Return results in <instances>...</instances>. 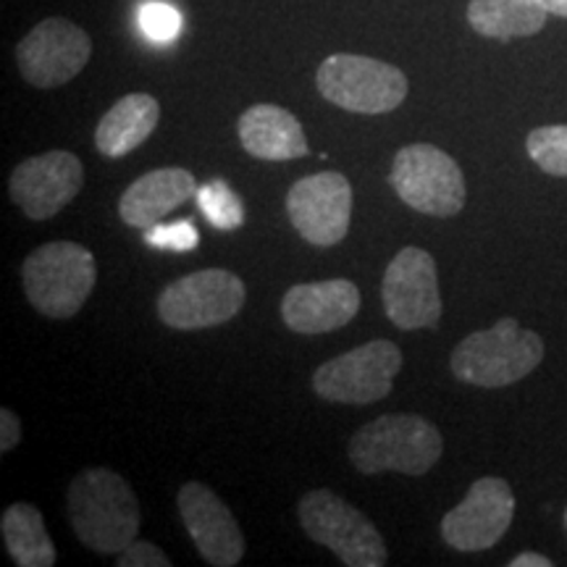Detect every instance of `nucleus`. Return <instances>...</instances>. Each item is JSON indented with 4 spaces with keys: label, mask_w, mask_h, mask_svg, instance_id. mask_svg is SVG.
I'll return each instance as SVG.
<instances>
[{
    "label": "nucleus",
    "mask_w": 567,
    "mask_h": 567,
    "mask_svg": "<svg viewBox=\"0 0 567 567\" xmlns=\"http://www.w3.org/2000/svg\"><path fill=\"white\" fill-rule=\"evenodd\" d=\"M66 513L76 538L97 555H122L140 536L137 494L111 467H87L71 481Z\"/></svg>",
    "instance_id": "1"
},
{
    "label": "nucleus",
    "mask_w": 567,
    "mask_h": 567,
    "mask_svg": "<svg viewBox=\"0 0 567 567\" xmlns=\"http://www.w3.org/2000/svg\"><path fill=\"white\" fill-rule=\"evenodd\" d=\"M444 439L439 429L423 415L392 413L365 423L350 439V463L363 476L381 473H405L425 476L439 463Z\"/></svg>",
    "instance_id": "2"
},
{
    "label": "nucleus",
    "mask_w": 567,
    "mask_h": 567,
    "mask_svg": "<svg viewBox=\"0 0 567 567\" xmlns=\"http://www.w3.org/2000/svg\"><path fill=\"white\" fill-rule=\"evenodd\" d=\"M544 360V342L515 318H499L492 329L473 331L452 350L450 368L457 381L478 389H502L534 373Z\"/></svg>",
    "instance_id": "3"
},
{
    "label": "nucleus",
    "mask_w": 567,
    "mask_h": 567,
    "mask_svg": "<svg viewBox=\"0 0 567 567\" xmlns=\"http://www.w3.org/2000/svg\"><path fill=\"white\" fill-rule=\"evenodd\" d=\"M97 281L95 255L80 243H48L27 255L21 287L27 300L45 318H74Z\"/></svg>",
    "instance_id": "4"
},
{
    "label": "nucleus",
    "mask_w": 567,
    "mask_h": 567,
    "mask_svg": "<svg viewBox=\"0 0 567 567\" xmlns=\"http://www.w3.org/2000/svg\"><path fill=\"white\" fill-rule=\"evenodd\" d=\"M297 513L305 534L334 551L347 567H384L389 563L381 530L368 520V515L329 488L305 494Z\"/></svg>",
    "instance_id": "5"
},
{
    "label": "nucleus",
    "mask_w": 567,
    "mask_h": 567,
    "mask_svg": "<svg viewBox=\"0 0 567 567\" xmlns=\"http://www.w3.org/2000/svg\"><path fill=\"white\" fill-rule=\"evenodd\" d=\"M316 84L326 101L363 116H381L400 109L408 97V76L392 63L371 55H329L318 66Z\"/></svg>",
    "instance_id": "6"
},
{
    "label": "nucleus",
    "mask_w": 567,
    "mask_h": 567,
    "mask_svg": "<svg viewBox=\"0 0 567 567\" xmlns=\"http://www.w3.org/2000/svg\"><path fill=\"white\" fill-rule=\"evenodd\" d=\"M389 182L396 197L423 216L452 218L465 208L467 189L457 161L429 142L402 147L394 155Z\"/></svg>",
    "instance_id": "7"
},
{
    "label": "nucleus",
    "mask_w": 567,
    "mask_h": 567,
    "mask_svg": "<svg viewBox=\"0 0 567 567\" xmlns=\"http://www.w3.org/2000/svg\"><path fill=\"white\" fill-rule=\"evenodd\" d=\"M402 371V350L389 339L354 347L326 360L313 373L316 394L339 405H373L389 396L394 375Z\"/></svg>",
    "instance_id": "8"
},
{
    "label": "nucleus",
    "mask_w": 567,
    "mask_h": 567,
    "mask_svg": "<svg viewBox=\"0 0 567 567\" xmlns=\"http://www.w3.org/2000/svg\"><path fill=\"white\" fill-rule=\"evenodd\" d=\"M247 289L237 274L203 268L168 284L158 297V318L176 331H200L231 321L243 310Z\"/></svg>",
    "instance_id": "9"
},
{
    "label": "nucleus",
    "mask_w": 567,
    "mask_h": 567,
    "mask_svg": "<svg viewBox=\"0 0 567 567\" xmlns=\"http://www.w3.org/2000/svg\"><path fill=\"white\" fill-rule=\"evenodd\" d=\"M386 318L396 329H436L442 321L436 260L423 247H405L394 255L381 284Z\"/></svg>",
    "instance_id": "10"
},
{
    "label": "nucleus",
    "mask_w": 567,
    "mask_h": 567,
    "mask_svg": "<svg viewBox=\"0 0 567 567\" xmlns=\"http://www.w3.org/2000/svg\"><path fill=\"white\" fill-rule=\"evenodd\" d=\"M90 55V34L61 17L40 21L17 45L21 76L38 90H55L71 82L87 66Z\"/></svg>",
    "instance_id": "11"
},
{
    "label": "nucleus",
    "mask_w": 567,
    "mask_h": 567,
    "mask_svg": "<svg viewBox=\"0 0 567 567\" xmlns=\"http://www.w3.org/2000/svg\"><path fill=\"white\" fill-rule=\"evenodd\" d=\"M287 213L305 243L334 247L350 231L352 184L339 172L305 176L289 187Z\"/></svg>",
    "instance_id": "12"
},
{
    "label": "nucleus",
    "mask_w": 567,
    "mask_h": 567,
    "mask_svg": "<svg viewBox=\"0 0 567 567\" xmlns=\"http://www.w3.org/2000/svg\"><path fill=\"white\" fill-rule=\"evenodd\" d=\"M84 166L74 153L51 151L21 161L11 172V203L24 210L30 221L59 216L82 193Z\"/></svg>",
    "instance_id": "13"
},
{
    "label": "nucleus",
    "mask_w": 567,
    "mask_h": 567,
    "mask_svg": "<svg viewBox=\"0 0 567 567\" xmlns=\"http://www.w3.org/2000/svg\"><path fill=\"white\" fill-rule=\"evenodd\" d=\"M515 517V494L505 478H478L455 509L442 517V538L457 551H486L502 542Z\"/></svg>",
    "instance_id": "14"
},
{
    "label": "nucleus",
    "mask_w": 567,
    "mask_h": 567,
    "mask_svg": "<svg viewBox=\"0 0 567 567\" xmlns=\"http://www.w3.org/2000/svg\"><path fill=\"white\" fill-rule=\"evenodd\" d=\"M182 523L205 563L234 567L245 557V536L229 505L200 481H187L176 494Z\"/></svg>",
    "instance_id": "15"
},
{
    "label": "nucleus",
    "mask_w": 567,
    "mask_h": 567,
    "mask_svg": "<svg viewBox=\"0 0 567 567\" xmlns=\"http://www.w3.org/2000/svg\"><path fill=\"white\" fill-rule=\"evenodd\" d=\"M360 289L350 279L295 284L281 300L284 326L295 334H326L342 329L358 316Z\"/></svg>",
    "instance_id": "16"
},
{
    "label": "nucleus",
    "mask_w": 567,
    "mask_h": 567,
    "mask_svg": "<svg viewBox=\"0 0 567 567\" xmlns=\"http://www.w3.org/2000/svg\"><path fill=\"white\" fill-rule=\"evenodd\" d=\"M197 179L193 172L179 166L155 168L134 179L118 203V216L134 229H151L161 224L168 213L197 197Z\"/></svg>",
    "instance_id": "17"
},
{
    "label": "nucleus",
    "mask_w": 567,
    "mask_h": 567,
    "mask_svg": "<svg viewBox=\"0 0 567 567\" xmlns=\"http://www.w3.org/2000/svg\"><path fill=\"white\" fill-rule=\"evenodd\" d=\"M237 132L245 151L260 161H295L310 151L295 113L274 103L250 105L239 116Z\"/></svg>",
    "instance_id": "18"
},
{
    "label": "nucleus",
    "mask_w": 567,
    "mask_h": 567,
    "mask_svg": "<svg viewBox=\"0 0 567 567\" xmlns=\"http://www.w3.org/2000/svg\"><path fill=\"white\" fill-rule=\"evenodd\" d=\"M161 105L147 92H130L111 105L95 130V147L105 158H124L158 130Z\"/></svg>",
    "instance_id": "19"
},
{
    "label": "nucleus",
    "mask_w": 567,
    "mask_h": 567,
    "mask_svg": "<svg viewBox=\"0 0 567 567\" xmlns=\"http://www.w3.org/2000/svg\"><path fill=\"white\" fill-rule=\"evenodd\" d=\"M547 17L542 0H471L467 6V24L492 40L530 38L544 30Z\"/></svg>",
    "instance_id": "20"
},
{
    "label": "nucleus",
    "mask_w": 567,
    "mask_h": 567,
    "mask_svg": "<svg viewBox=\"0 0 567 567\" xmlns=\"http://www.w3.org/2000/svg\"><path fill=\"white\" fill-rule=\"evenodd\" d=\"M0 534L13 565L19 567H53L55 565V547L53 538L48 536L42 513L34 505L17 502L6 507L0 517Z\"/></svg>",
    "instance_id": "21"
},
{
    "label": "nucleus",
    "mask_w": 567,
    "mask_h": 567,
    "mask_svg": "<svg viewBox=\"0 0 567 567\" xmlns=\"http://www.w3.org/2000/svg\"><path fill=\"white\" fill-rule=\"evenodd\" d=\"M197 203H200L205 218H208L210 226H216V229L231 231L245 224V205L224 179L200 184V189H197Z\"/></svg>",
    "instance_id": "22"
},
{
    "label": "nucleus",
    "mask_w": 567,
    "mask_h": 567,
    "mask_svg": "<svg viewBox=\"0 0 567 567\" xmlns=\"http://www.w3.org/2000/svg\"><path fill=\"white\" fill-rule=\"evenodd\" d=\"M526 151L530 161L549 176H567V124L538 126L528 134Z\"/></svg>",
    "instance_id": "23"
},
{
    "label": "nucleus",
    "mask_w": 567,
    "mask_h": 567,
    "mask_svg": "<svg viewBox=\"0 0 567 567\" xmlns=\"http://www.w3.org/2000/svg\"><path fill=\"white\" fill-rule=\"evenodd\" d=\"M140 30L153 42H172L182 32V13L168 3L151 0L140 9Z\"/></svg>",
    "instance_id": "24"
},
{
    "label": "nucleus",
    "mask_w": 567,
    "mask_h": 567,
    "mask_svg": "<svg viewBox=\"0 0 567 567\" xmlns=\"http://www.w3.org/2000/svg\"><path fill=\"white\" fill-rule=\"evenodd\" d=\"M145 243L151 247H158V250L189 252L200 243V234H197L195 224L189 218H184V221L155 224L151 229H145Z\"/></svg>",
    "instance_id": "25"
},
{
    "label": "nucleus",
    "mask_w": 567,
    "mask_h": 567,
    "mask_svg": "<svg viewBox=\"0 0 567 567\" xmlns=\"http://www.w3.org/2000/svg\"><path fill=\"white\" fill-rule=\"evenodd\" d=\"M116 565L118 567H172V559L166 557V551L155 547V544L134 538L130 547L116 557Z\"/></svg>",
    "instance_id": "26"
},
{
    "label": "nucleus",
    "mask_w": 567,
    "mask_h": 567,
    "mask_svg": "<svg viewBox=\"0 0 567 567\" xmlns=\"http://www.w3.org/2000/svg\"><path fill=\"white\" fill-rule=\"evenodd\" d=\"M21 442V421L11 408L0 410V452H11Z\"/></svg>",
    "instance_id": "27"
},
{
    "label": "nucleus",
    "mask_w": 567,
    "mask_h": 567,
    "mask_svg": "<svg viewBox=\"0 0 567 567\" xmlns=\"http://www.w3.org/2000/svg\"><path fill=\"white\" fill-rule=\"evenodd\" d=\"M509 567H551V559L544 557V555H536V551H523V555H517Z\"/></svg>",
    "instance_id": "28"
},
{
    "label": "nucleus",
    "mask_w": 567,
    "mask_h": 567,
    "mask_svg": "<svg viewBox=\"0 0 567 567\" xmlns=\"http://www.w3.org/2000/svg\"><path fill=\"white\" fill-rule=\"evenodd\" d=\"M542 3H544V9H547L549 13L567 19V0H542Z\"/></svg>",
    "instance_id": "29"
},
{
    "label": "nucleus",
    "mask_w": 567,
    "mask_h": 567,
    "mask_svg": "<svg viewBox=\"0 0 567 567\" xmlns=\"http://www.w3.org/2000/svg\"><path fill=\"white\" fill-rule=\"evenodd\" d=\"M565 528H567V509H565Z\"/></svg>",
    "instance_id": "30"
}]
</instances>
